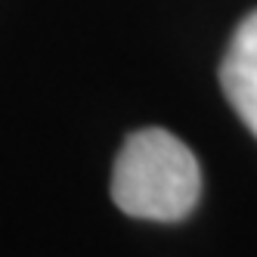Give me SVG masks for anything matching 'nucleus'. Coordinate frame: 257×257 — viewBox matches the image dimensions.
<instances>
[{
	"label": "nucleus",
	"mask_w": 257,
	"mask_h": 257,
	"mask_svg": "<svg viewBox=\"0 0 257 257\" xmlns=\"http://www.w3.org/2000/svg\"><path fill=\"white\" fill-rule=\"evenodd\" d=\"M115 205L137 220L177 223L201 198V168L171 131L146 127L124 140L112 171Z\"/></svg>",
	"instance_id": "obj_1"
},
{
	"label": "nucleus",
	"mask_w": 257,
	"mask_h": 257,
	"mask_svg": "<svg viewBox=\"0 0 257 257\" xmlns=\"http://www.w3.org/2000/svg\"><path fill=\"white\" fill-rule=\"evenodd\" d=\"M220 87L232 112L257 137V10L235 28L232 44L220 65Z\"/></svg>",
	"instance_id": "obj_2"
}]
</instances>
